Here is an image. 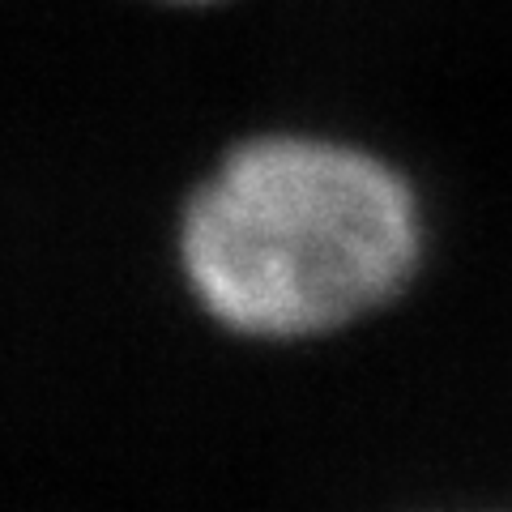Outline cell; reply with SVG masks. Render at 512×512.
Returning a JSON list of instances; mask_svg holds the SVG:
<instances>
[{
    "label": "cell",
    "instance_id": "obj_1",
    "mask_svg": "<svg viewBox=\"0 0 512 512\" xmlns=\"http://www.w3.org/2000/svg\"><path fill=\"white\" fill-rule=\"evenodd\" d=\"M423 256L410 184L376 154L256 137L188 192L175 261L214 329L252 346L325 342L393 308Z\"/></svg>",
    "mask_w": 512,
    "mask_h": 512
},
{
    "label": "cell",
    "instance_id": "obj_2",
    "mask_svg": "<svg viewBox=\"0 0 512 512\" xmlns=\"http://www.w3.org/2000/svg\"><path fill=\"white\" fill-rule=\"evenodd\" d=\"M180 5H214V0H180Z\"/></svg>",
    "mask_w": 512,
    "mask_h": 512
}]
</instances>
